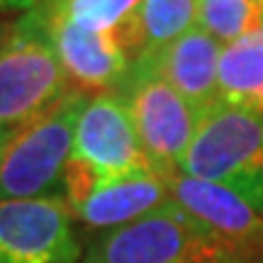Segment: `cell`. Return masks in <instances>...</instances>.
<instances>
[{
	"mask_svg": "<svg viewBox=\"0 0 263 263\" xmlns=\"http://www.w3.org/2000/svg\"><path fill=\"white\" fill-rule=\"evenodd\" d=\"M83 263H263L176 202L100 236Z\"/></svg>",
	"mask_w": 263,
	"mask_h": 263,
	"instance_id": "obj_1",
	"label": "cell"
},
{
	"mask_svg": "<svg viewBox=\"0 0 263 263\" xmlns=\"http://www.w3.org/2000/svg\"><path fill=\"white\" fill-rule=\"evenodd\" d=\"M68 93V78L49 34L47 10L32 8L0 37V129L12 137Z\"/></svg>",
	"mask_w": 263,
	"mask_h": 263,
	"instance_id": "obj_2",
	"label": "cell"
},
{
	"mask_svg": "<svg viewBox=\"0 0 263 263\" xmlns=\"http://www.w3.org/2000/svg\"><path fill=\"white\" fill-rule=\"evenodd\" d=\"M90 98L71 90L49 112L10 137L0 163V200L44 197L64 183L76 127Z\"/></svg>",
	"mask_w": 263,
	"mask_h": 263,
	"instance_id": "obj_3",
	"label": "cell"
},
{
	"mask_svg": "<svg viewBox=\"0 0 263 263\" xmlns=\"http://www.w3.org/2000/svg\"><path fill=\"white\" fill-rule=\"evenodd\" d=\"M176 171L210 183H244L263 178V112L232 103H215Z\"/></svg>",
	"mask_w": 263,
	"mask_h": 263,
	"instance_id": "obj_4",
	"label": "cell"
},
{
	"mask_svg": "<svg viewBox=\"0 0 263 263\" xmlns=\"http://www.w3.org/2000/svg\"><path fill=\"white\" fill-rule=\"evenodd\" d=\"M122 90L146 156L163 173L176 171L202 115L149 64L132 66Z\"/></svg>",
	"mask_w": 263,
	"mask_h": 263,
	"instance_id": "obj_5",
	"label": "cell"
},
{
	"mask_svg": "<svg viewBox=\"0 0 263 263\" xmlns=\"http://www.w3.org/2000/svg\"><path fill=\"white\" fill-rule=\"evenodd\" d=\"M71 161L85 166L98 180L134 173H163L141 146L122 93H98L88 100L76 127Z\"/></svg>",
	"mask_w": 263,
	"mask_h": 263,
	"instance_id": "obj_6",
	"label": "cell"
},
{
	"mask_svg": "<svg viewBox=\"0 0 263 263\" xmlns=\"http://www.w3.org/2000/svg\"><path fill=\"white\" fill-rule=\"evenodd\" d=\"M73 212L61 195L0 200V258L8 263H73Z\"/></svg>",
	"mask_w": 263,
	"mask_h": 263,
	"instance_id": "obj_7",
	"label": "cell"
},
{
	"mask_svg": "<svg viewBox=\"0 0 263 263\" xmlns=\"http://www.w3.org/2000/svg\"><path fill=\"white\" fill-rule=\"evenodd\" d=\"M47 20L57 57L73 90L112 93L115 88H124L132 61L115 32L88 29L57 8L47 10Z\"/></svg>",
	"mask_w": 263,
	"mask_h": 263,
	"instance_id": "obj_8",
	"label": "cell"
},
{
	"mask_svg": "<svg viewBox=\"0 0 263 263\" xmlns=\"http://www.w3.org/2000/svg\"><path fill=\"white\" fill-rule=\"evenodd\" d=\"M166 180L173 202L188 215L236 246L263 256V210H258L244 193L224 183L190 178L180 171H166Z\"/></svg>",
	"mask_w": 263,
	"mask_h": 263,
	"instance_id": "obj_9",
	"label": "cell"
},
{
	"mask_svg": "<svg viewBox=\"0 0 263 263\" xmlns=\"http://www.w3.org/2000/svg\"><path fill=\"white\" fill-rule=\"evenodd\" d=\"M173 205L166 173H134L122 178L95 180L83 195L71 202L81 222L95 229H120Z\"/></svg>",
	"mask_w": 263,
	"mask_h": 263,
	"instance_id": "obj_10",
	"label": "cell"
},
{
	"mask_svg": "<svg viewBox=\"0 0 263 263\" xmlns=\"http://www.w3.org/2000/svg\"><path fill=\"white\" fill-rule=\"evenodd\" d=\"M219 54H222V44L195 25L154 59L139 64H149L197 112L205 115L212 105L219 103V90H217Z\"/></svg>",
	"mask_w": 263,
	"mask_h": 263,
	"instance_id": "obj_11",
	"label": "cell"
},
{
	"mask_svg": "<svg viewBox=\"0 0 263 263\" xmlns=\"http://www.w3.org/2000/svg\"><path fill=\"white\" fill-rule=\"evenodd\" d=\"M197 25V0H141L115 34L132 64L154 59Z\"/></svg>",
	"mask_w": 263,
	"mask_h": 263,
	"instance_id": "obj_12",
	"label": "cell"
},
{
	"mask_svg": "<svg viewBox=\"0 0 263 263\" xmlns=\"http://www.w3.org/2000/svg\"><path fill=\"white\" fill-rule=\"evenodd\" d=\"M197 27L227 47L261 29V0H197Z\"/></svg>",
	"mask_w": 263,
	"mask_h": 263,
	"instance_id": "obj_13",
	"label": "cell"
},
{
	"mask_svg": "<svg viewBox=\"0 0 263 263\" xmlns=\"http://www.w3.org/2000/svg\"><path fill=\"white\" fill-rule=\"evenodd\" d=\"M141 0H54L51 8L95 32H117Z\"/></svg>",
	"mask_w": 263,
	"mask_h": 263,
	"instance_id": "obj_14",
	"label": "cell"
},
{
	"mask_svg": "<svg viewBox=\"0 0 263 263\" xmlns=\"http://www.w3.org/2000/svg\"><path fill=\"white\" fill-rule=\"evenodd\" d=\"M37 5V0H0L3 10H32Z\"/></svg>",
	"mask_w": 263,
	"mask_h": 263,
	"instance_id": "obj_15",
	"label": "cell"
},
{
	"mask_svg": "<svg viewBox=\"0 0 263 263\" xmlns=\"http://www.w3.org/2000/svg\"><path fill=\"white\" fill-rule=\"evenodd\" d=\"M8 141H10V134H8V132L0 129V163H3V154H5V146H8Z\"/></svg>",
	"mask_w": 263,
	"mask_h": 263,
	"instance_id": "obj_16",
	"label": "cell"
},
{
	"mask_svg": "<svg viewBox=\"0 0 263 263\" xmlns=\"http://www.w3.org/2000/svg\"><path fill=\"white\" fill-rule=\"evenodd\" d=\"M261 27H263V0H261Z\"/></svg>",
	"mask_w": 263,
	"mask_h": 263,
	"instance_id": "obj_17",
	"label": "cell"
},
{
	"mask_svg": "<svg viewBox=\"0 0 263 263\" xmlns=\"http://www.w3.org/2000/svg\"><path fill=\"white\" fill-rule=\"evenodd\" d=\"M0 263H8V261H3V258H0Z\"/></svg>",
	"mask_w": 263,
	"mask_h": 263,
	"instance_id": "obj_18",
	"label": "cell"
},
{
	"mask_svg": "<svg viewBox=\"0 0 263 263\" xmlns=\"http://www.w3.org/2000/svg\"><path fill=\"white\" fill-rule=\"evenodd\" d=\"M0 37H3V34H0Z\"/></svg>",
	"mask_w": 263,
	"mask_h": 263,
	"instance_id": "obj_19",
	"label": "cell"
}]
</instances>
